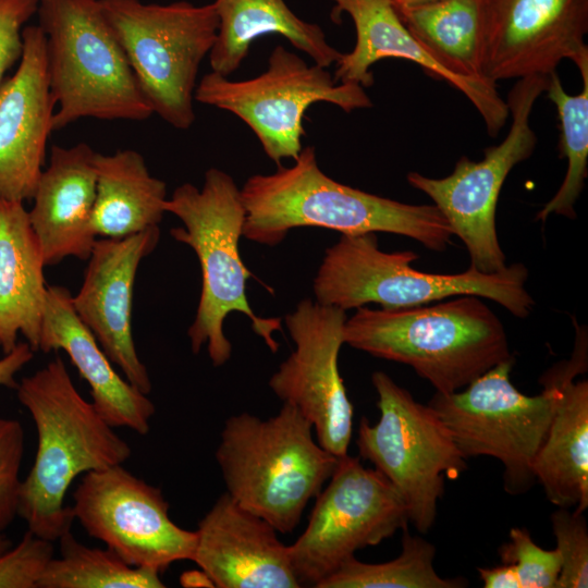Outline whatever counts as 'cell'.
<instances>
[{"label": "cell", "mask_w": 588, "mask_h": 588, "mask_svg": "<svg viewBox=\"0 0 588 588\" xmlns=\"http://www.w3.org/2000/svg\"><path fill=\"white\" fill-rule=\"evenodd\" d=\"M313 429L295 406L283 403L267 419L248 413L231 416L220 434L216 460L226 492L280 534L296 528L340 458L314 439Z\"/></svg>", "instance_id": "5"}, {"label": "cell", "mask_w": 588, "mask_h": 588, "mask_svg": "<svg viewBox=\"0 0 588 588\" xmlns=\"http://www.w3.org/2000/svg\"><path fill=\"white\" fill-rule=\"evenodd\" d=\"M514 363L511 358L495 365L458 391L434 392L428 405L466 458L485 455L501 462L504 490L518 495L536 482L534 463L556 406L559 385L546 372L540 394L522 393L510 380Z\"/></svg>", "instance_id": "9"}, {"label": "cell", "mask_w": 588, "mask_h": 588, "mask_svg": "<svg viewBox=\"0 0 588 588\" xmlns=\"http://www.w3.org/2000/svg\"><path fill=\"white\" fill-rule=\"evenodd\" d=\"M329 480L304 532L289 546L301 586L317 587L356 551L379 544L409 523L399 492L359 458L340 457Z\"/></svg>", "instance_id": "13"}, {"label": "cell", "mask_w": 588, "mask_h": 588, "mask_svg": "<svg viewBox=\"0 0 588 588\" xmlns=\"http://www.w3.org/2000/svg\"><path fill=\"white\" fill-rule=\"evenodd\" d=\"M344 343L412 367L440 393L465 388L514 358L503 323L476 295L405 308H356Z\"/></svg>", "instance_id": "3"}, {"label": "cell", "mask_w": 588, "mask_h": 588, "mask_svg": "<svg viewBox=\"0 0 588 588\" xmlns=\"http://www.w3.org/2000/svg\"><path fill=\"white\" fill-rule=\"evenodd\" d=\"M12 547V541L4 536L3 534H0V555L5 552L8 549Z\"/></svg>", "instance_id": "39"}, {"label": "cell", "mask_w": 588, "mask_h": 588, "mask_svg": "<svg viewBox=\"0 0 588 588\" xmlns=\"http://www.w3.org/2000/svg\"><path fill=\"white\" fill-rule=\"evenodd\" d=\"M547 86L546 75L518 78L505 100L512 114L510 131L499 145L485 149L482 160L461 157L453 172L441 179L407 174V182L429 196L443 213L453 234L467 248L469 267L477 271L493 273L507 267L497 234L498 199L511 170L528 159L536 147L529 117Z\"/></svg>", "instance_id": "12"}, {"label": "cell", "mask_w": 588, "mask_h": 588, "mask_svg": "<svg viewBox=\"0 0 588 588\" xmlns=\"http://www.w3.org/2000/svg\"><path fill=\"white\" fill-rule=\"evenodd\" d=\"M96 151L86 143L52 145L28 211L46 266L66 257L87 260L97 240L93 225Z\"/></svg>", "instance_id": "21"}, {"label": "cell", "mask_w": 588, "mask_h": 588, "mask_svg": "<svg viewBox=\"0 0 588 588\" xmlns=\"http://www.w3.org/2000/svg\"><path fill=\"white\" fill-rule=\"evenodd\" d=\"M586 368L587 339L577 335L572 358L548 371L558 382L559 399L534 463L547 499L578 513L588 507V382L573 379Z\"/></svg>", "instance_id": "23"}, {"label": "cell", "mask_w": 588, "mask_h": 588, "mask_svg": "<svg viewBox=\"0 0 588 588\" xmlns=\"http://www.w3.org/2000/svg\"><path fill=\"white\" fill-rule=\"evenodd\" d=\"M25 434L21 422L0 417V534L19 514Z\"/></svg>", "instance_id": "33"}, {"label": "cell", "mask_w": 588, "mask_h": 588, "mask_svg": "<svg viewBox=\"0 0 588 588\" xmlns=\"http://www.w3.org/2000/svg\"><path fill=\"white\" fill-rule=\"evenodd\" d=\"M194 99L244 121L278 166L299 155L305 113L313 103H332L345 112L372 107L362 85L335 82L327 68L310 65L281 45L272 50L267 70L253 78L231 81L213 71L204 75Z\"/></svg>", "instance_id": "11"}, {"label": "cell", "mask_w": 588, "mask_h": 588, "mask_svg": "<svg viewBox=\"0 0 588 588\" xmlns=\"http://www.w3.org/2000/svg\"><path fill=\"white\" fill-rule=\"evenodd\" d=\"M193 556L218 588H298L289 546L228 492L199 520Z\"/></svg>", "instance_id": "20"}, {"label": "cell", "mask_w": 588, "mask_h": 588, "mask_svg": "<svg viewBox=\"0 0 588 588\" xmlns=\"http://www.w3.org/2000/svg\"><path fill=\"white\" fill-rule=\"evenodd\" d=\"M39 0H0V85L8 70L21 60L23 25L37 12Z\"/></svg>", "instance_id": "35"}, {"label": "cell", "mask_w": 588, "mask_h": 588, "mask_svg": "<svg viewBox=\"0 0 588 588\" xmlns=\"http://www.w3.org/2000/svg\"><path fill=\"white\" fill-rule=\"evenodd\" d=\"M60 556L53 558L38 588H162L160 574L125 563L109 548H91L71 530L60 539Z\"/></svg>", "instance_id": "30"}, {"label": "cell", "mask_w": 588, "mask_h": 588, "mask_svg": "<svg viewBox=\"0 0 588 588\" xmlns=\"http://www.w3.org/2000/svg\"><path fill=\"white\" fill-rule=\"evenodd\" d=\"M397 558L383 563H365L354 556L344 561L316 588H464L463 577L443 578L434 568L436 547L404 528Z\"/></svg>", "instance_id": "29"}, {"label": "cell", "mask_w": 588, "mask_h": 588, "mask_svg": "<svg viewBox=\"0 0 588 588\" xmlns=\"http://www.w3.org/2000/svg\"><path fill=\"white\" fill-rule=\"evenodd\" d=\"M46 266L21 201L0 199V347L11 352L22 333L38 351L46 307Z\"/></svg>", "instance_id": "24"}, {"label": "cell", "mask_w": 588, "mask_h": 588, "mask_svg": "<svg viewBox=\"0 0 588 588\" xmlns=\"http://www.w3.org/2000/svg\"><path fill=\"white\" fill-rule=\"evenodd\" d=\"M588 0H483V77L556 72L564 59H588Z\"/></svg>", "instance_id": "16"}, {"label": "cell", "mask_w": 588, "mask_h": 588, "mask_svg": "<svg viewBox=\"0 0 588 588\" xmlns=\"http://www.w3.org/2000/svg\"><path fill=\"white\" fill-rule=\"evenodd\" d=\"M63 350L90 388L91 403L113 428L146 436L154 403L113 368L93 332L78 318L72 294L61 285L47 286L38 351Z\"/></svg>", "instance_id": "22"}, {"label": "cell", "mask_w": 588, "mask_h": 588, "mask_svg": "<svg viewBox=\"0 0 588 588\" xmlns=\"http://www.w3.org/2000/svg\"><path fill=\"white\" fill-rule=\"evenodd\" d=\"M95 164L93 225L97 236L122 238L159 226L166 213L167 185L149 173L138 151L97 152Z\"/></svg>", "instance_id": "26"}, {"label": "cell", "mask_w": 588, "mask_h": 588, "mask_svg": "<svg viewBox=\"0 0 588 588\" xmlns=\"http://www.w3.org/2000/svg\"><path fill=\"white\" fill-rule=\"evenodd\" d=\"M53 553L52 541L27 529L15 547L0 555V588H38Z\"/></svg>", "instance_id": "34"}, {"label": "cell", "mask_w": 588, "mask_h": 588, "mask_svg": "<svg viewBox=\"0 0 588 588\" xmlns=\"http://www.w3.org/2000/svg\"><path fill=\"white\" fill-rule=\"evenodd\" d=\"M52 130L84 118L144 121L154 113L99 0H39Z\"/></svg>", "instance_id": "7"}, {"label": "cell", "mask_w": 588, "mask_h": 588, "mask_svg": "<svg viewBox=\"0 0 588 588\" xmlns=\"http://www.w3.org/2000/svg\"><path fill=\"white\" fill-rule=\"evenodd\" d=\"M583 88L578 95L567 94L556 72L548 76L546 93L554 103L560 120V157L567 162L564 180L554 196L537 213L546 221L554 213L576 218L575 204L588 174V59L577 65Z\"/></svg>", "instance_id": "28"}, {"label": "cell", "mask_w": 588, "mask_h": 588, "mask_svg": "<svg viewBox=\"0 0 588 588\" xmlns=\"http://www.w3.org/2000/svg\"><path fill=\"white\" fill-rule=\"evenodd\" d=\"M345 310L305 298L285 316L295 344L268 384L311 424L317 442L338 457L347 454L353 405L339 371Z\"/></svg>", "instance_id": "15"}, {"label": "cell", "mask_w": 588, "mask_h": 588, "mask_svg": "<svg viewBox=\"0 0 588 588\" xmlns=\"http://www.w3.org/2000/svg\"><path fill=\"white\" fill-rule=\"evenodd\" d=\"M15 73L0 85V199H33L52 130L56 100L47 73L46 36L25 26Z\"/></svg>", "instance_id": "18"}, {"label": "cell", "mask_w": 588, "mask_h": 588, "mask_svg": "<svg viewBox=\"0 0 588 588\" xmlns=\"http://www.w3.org/2000/svg\"><path fill=\"white\" fill-rule=\"evenodd\" d=\"M395 10L415 39L449 71L486 79L483 0H439Z\"/></svg>", "instance_id": "27"}, {"label": "cell", "mask_w": 588, "mask_h": 588, "mask_svg": "<svg viewBox=\"0 0 588 588\" xmlns=\"http://www.w3.org/2000/svg\"><path fill=\"white\" fill-rule=\"evenodd\" d=\"M16 392L37 431L35 460L22 480L17 515L28 530L54 542L71 530L74 520L72 507L64 504L73 480L122 465L132 450L81 395L59 355L24 377Z\"/></svg>", "instance_id": "2"}, {"label": "cell", "mask_w": 588, "mask_h": 588, "mask_svg": "<svg viewBox=\"0 0 588 588\" xmlns=\"http://www.w3.org/2000/svg\"><path fill=\"white\" fill-rule=\"evenodd\" d=\"M417 258L412 250H381L372 232L342 234L326 249L313 281L316 302L346 311L369 303L405 308L476 295L500 304L518 318L532 311L535 301L525 286L528 270L523 264L493 273L469 267L464 272L443 274L415 269L411 264Z\"/></svg>", "instance_id": "6"}, {"label": "cell", "mask_w": 588, "mask_h": 588, "mask_svg": "<svg viewBox=\"0 0 588 588\" xmlns=\"http://www.w3.org/2000/svg\"><path fill=\"white\" fill-rule=\"evenodd\" d=\"M71 507L90 537L131 566L161 574L174 562L193 560L196 531L179 527L161 489L123 464L86 473Z\"/></svg>", "instance_id": "14"}, {"label": "cell", "mask_w": 588, "mask_h": 588, "mask_svg": "<svg viewBox=\"0 0 588 588\" xmlns=\"http://www.w3.org/2000/svg\"><path fill=\"white\" fill-rule=\"evenodd\" d=\"M159 226L122 238L96 240L72 305L78 318L125 376L144 394L152 388L132 334V305L140 261L157 246Z\"/></svg>", "instance_id": "17"}, {"label": "cell", "mask_w": 588, "mask_h": 588, "mask_svg": "<svg viewBox=\"0 0 588 588\" xmlns=\"http://www.w3.org/2000/svg\"><path fill=\"white\" fill-rule=\"evenodd\" d=\"M164 210L183 222L184 228H173L170 234L193 248L201 270L200 297L187 331L193 353L198 354L207 345L216 367L230 359L232 344L223 323L232 311L244 314L268 348L278 352L279 343L272 333L282 331L281 319L257 316L246 297V281L253 274L238 250L246 211L233 177L211 168L205 172L201 188L191 183L177 186L167 198Z\"/></svg>", "instance_id": "4"}, {"label": "cell", "mask_w": 588, "mask_h": 588, "mask_svg": "<svg viewBox=\"0 0 588 588\" xmlns=\"http://www.w3.org/2000/svg\"><path fill=\"white\" fill-rule=\"evenodd\" d=\"M477 571L485 588H520L516 571L511 564L478 567Z\"/></svg>", "instance_id": "37"}, {"label": "cell", "mask_w": 588, "mask_h": 588, "mask_svg": "<svg viewBox=\"0 0 588 588\" xmlns=\"http://www.w3.org/2000/svg\"><path fill=\"white\" fill-rule=\"evenodd\" d=\"M550 519L561 558L555 588L588 587V527L584 513L558 507Z\"/></svg>", "instance_id": "31"}, {"label": "cell", "mask_w": 588, "mask_h": 588, "mask_svg": "<svg viewBox=\"0 0 588 588\" xmlns=\"http://www.w3.org/2000/svg\"><path fill=\"white\" fill-rule=\"evenodd\" d=\"M294 161L249 176L241 188L247 240L275 246L292 229L318 226L404 235L433 252L452 244L453 231L436 205H408L342 184L321 171L314 146L303 147Z\"/></svg>", "instance_id": "1"}, {"label": "cell", "mask_w": 588, "mask_h": 588, "mask_svg": "<svg viewBox=\"0 0 588 588\" xmlns=\"http://www.w3.org/2000/svg\"><path fill=\"white\" fill-rule=\"evenodd\" d=\"M334 22L347 14L355 27L356 41L352 51L342 53L335 63L333 78L364 88L373 84L370 66L387 58L412 61L437 79L448 82L473 103L481 115L488 134H499L510 115L506 101L497 84L455 75L437 61L409 33L390 0H331Z\"/></svg>", "instance_id": "19"}, {"label": "cell", "mask_w": 588, "mask_h": 588, "mask_svg": "<svg viewBox=\"0 0 588 588\" xmlns=\"http://www.w3.org/2000/svg\"><path fill=\"white\" fill-rule=\"evenodd\" d=\"M379 420L362 417L359 456L373 464L401 495L408 520L421 534L433 526L445 479H456L467 464L450 430L427 404L417 402L383 371L371 375Z\"/></svg>", "instance_id": "10"}, {"label": "cell", "mask_w": 588, "mask_h": 588, "mask_svg": "<svg viewBox=\"0 0 588 588\" xmlns=\"http://www.w3.org/2000/svg\"><path fill=\"white\" fill-rule=\"evenodd\" d=\"M499 554L502 563L514 566L520 588H555L561 572L559 551L537 546L526 528H512Z\"/></svg>", "instance_id": "32"}, {"label": "cell", "mask_w": 588, "mask_h": 588, "mask_svg": "<svg viewBox=\"0 0 588 588\" xmlns=\"http://www.w3.org/2000/svg\"><path fill=\"white\" fill-rule=\"evenodd\" d=\"M34 350L27 342L17 343L16 346L0 358V385L17 388L16 373L34 357Z\"/></svg>", "instance_id": "36"}, {"label": "cell", "mask_w": 588, "mask_h": 588, "mask_svg": "<svg viewBox=\"0 0 588 588\" xmlns=\"http://www.w3.org/2000/svg\"><path fill=\"white\" fill-rule=\"evenodd\" d=\"M219 26L209 52L213 72L229 76L246 58L252 44L267 34L285 37L314 63L329 68L342 52L328 44L322 28L298 17L284 0H215Z\"/></svg>", "instance_id": "25"}, {"label": "cell", "mask_w": 588, "mask_h": 588, "mask_svg": "<svg viewBox=\"0 0 588 588\" xmlns=\"http://www.w3.org/2000/svg\"><path fill=\"white\" fill-rule=\"evenodd\" d=\"M99 1L152 113L175 128H189L198 70L219 26L213 3Z\"/></svg>", "instance_id": "8"}, {"label": "cell", "mask_w": 588, "mask_h": 588, "mask_svg": "<svg viewBox=\"0 0 588 588\" xmlns=\"http://www.w3.org/2000/svg\"><path fill=\"white\" fill-rule=\"evenodd\" d=\"M390 1L395 9H401V8H407V7H414V5L425 4L429 2H434L439 0H390Z\"/></svg>", "instance_id": "38"}]
</instances>
